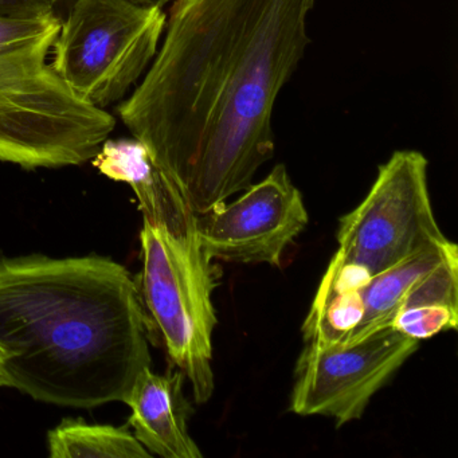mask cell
<instances>
[{
  "label": "cell",
  "mask_w": 458,
  "mask_h": 458,
  "mask_svg": "<svg viewBox=\"0 0 458 458\" xmlns=\"http://www.w3.org/2000/svg\"><path fill=\"white\" fill-rule=\"evenodd\" d=\"M318 0H175L143 82L119 106L195 216L275 157L272 116L310 44Z\"/></svg>",
  "instance_id": "obj_1"
},
{
  "label": "cell",
  "mask_w": 458,
  "mask_h": 458,
  "mask_svg": "<svg viewBox=\"0 0 458 458\" xmlns=\"http://www.w3.org/2000/svg\"><path fill=\"white\" fill-rule=\"evenodd\" d=\"M148 316L124 265L0 254V347L10 387L45 403L124 402L152 369Z\"/></svg>",
  "instance_id": "obj_2"
},
{
  "label": "cell",
  "mask_w": 458,
  "mask_h": 458,
  "mask_svg": "<svg viewBox=\"0 0 458 458\" xmlns=\"http://www.w3.org/2000/svg\"><path fill=\"white\" fill-rule=\"evenodd\" d=\"M61 23L55 13L0 20V162L29 170L80 165L116 127L47 63Z\"/></svg>",
  "instance_id": "obj_3"
},
{
  "label": "cell",
  "mask_w": 458,
  "mask_h": 458,
  "mask_svg": "<svg viewBox=\"0 0 458 458\" xmlns=\"http://www.w3.org/2000/svg\"><path fill=\"white\" fill-rule=\"evenodd\" d=\"M428 159L396 151L380 165L367 197L340 219L337 250L312 305L355 291L418 251L446 242L434 216Z\"/></svg>",
  "instance_id": "obj_4"
},
{
  "label": "cell",
  "mask_w": 458,
  "mask_h": 458,
  "mask_svg": "<svg viewBox=\"0 0 458 458\" xmlns=\"http://www.w3.org/2000/svg\"><path fill=\"white\" fill-rule=\"evenodd\" d=\"M141 302L171 361L191 383L197 403L213 396V334L218 318L213 293L221 270L206 253L197 230L174 233L143 221Z\"/></svg>",
  "instance_id": "obj_5"
},
{
  "label": "cell",
  "mask_w": 458,
  "mask_h": 458,
  "mask_svg": "<svg viewBox=\"0 0 458 458\" xmlns=\"http://www.w3.org/2000/svg\"><path fill=\"white\" fill-rule=\"evenodd\" d=\"M163 7L132 0H73L52 66L82 100L104 109L147 71L165 30Z\"/></svg>",
  "instance_id": "obj_6"
},
{
  "label": "cell",
  "mask_w": 458,
  "mask_h": 458,
  "mask_svg": "<svg viewBox=\"0 0 458 458\" xmlns=\"http://www.w3.org/2000/svg\"><path fill=\"white\" fill-rule=\"evenodd\" d=\"M418 345L391 326L352 344L308 340L297 360L289 410L332 418L337 426L359 420Z\"/></svg>",
  "instance_id": "obj_7"
},
{
  "label": "cell",
  "mask_w": 458,
  "mask_h": 458,
  "mask_svg": "<svg viewBox=\"0 0 458 458\" xmlns=\"http://www.w3.org/2000/svg\"><path fill=\"white\" fill-rule=\"evenodd\" d=\"M308 219L301 192L278 165L234 202L195 216V230L214 261L278 267Z\"/></svg>",
  "instance_id": "obj_8"
},
{
  "label": "cell",
  "mask_w": 458,
  "mask_h": 458,
  "mask_svg": "<svg viewBox=\"0 0 458 458\" xmlns=\"http://www.w3.org/2000/svg\"><path fill=\"white\" fill-rule=\"evenodd\" d=\"M186 375L176 369L157 374L146 369L124 403L130 407V425L138 441L151 454L163 458H202L189 433L190 404L184 396Z\"/></svg>",
  "instance_id": "obj_9"
},
{
  "label": "cell",
  "mask_w": 458,
  "mask_h": 458,
  "mask_svg": "<svg viewBox=\"0 0 458 458\" xmlns=\"http://www.w3.org/2000/svg\"><path fill=\"white\" fill-rule=\"evenodd\" d=\"M92 162L106 178L130 184L143 221L181 234L195 229V214L183 194L155 165L146 147L135 138L106 139Z\"/></svg>",
  "instance_id": "obj_10"
},
{
  "label": "cell",
  "mask_w": 458,
  "mask_h": 458,
  "mask_svg": "<svg viewBox=\"0 0 458 458\" xmlns=\"http://www.w3.org/2000/svg\"><path fill=\"white\" fill-rule=\"evenodd\" d=\"M52 458H149L127 428L65 420L47 434Z\"/></svg>",
  "instance_id": "obj_11"
},
{
  "label": "cell",
  "mask_w": 458,
  "mask_h": 458,
  "mask_svg": "<svg viewBox=\"0 0 458 458\" xmlns=\"http://www.w3.org/2000/svg\"><path fill=\"white\" fill-rule=\"evenodd\" d=\"M66 0H0V20H31L55 13Z\"/></svg>",
  "instance_id": "obj_12"
},
{
  "label": "cell",
  "mask_w": 458,
  "mask_h": 458,
  "mask_svg": "<svg viewBox=\"0 0 458 458\" xmlns=\"http://www.w3.org/2000/svg\"><path fill=\"white\" fill-rule=\"evenodd\" d=\"M0 387H10L9 375L6 371V353L0 347Z\"/></svg>",
  "instance_id": "obj_13"
},
{
  "label": "cell",
  "mask_w": 458,
  "mask_h": 458,
  "mask_svg": "<svg viewBox=\"0 0 458 458\" xmlns=\"http://www.w3.org/2000/svg\"><path fill=\"white\" fill-rule=\"evenodd\" d=\"M66 2H71L72 4L73 0H66ZM132 2H136V4H151V6L165 7V4H170L171 0H132Z\"/></svg>",
  "instance_id": "obj_14"
}]
</instances>
